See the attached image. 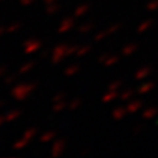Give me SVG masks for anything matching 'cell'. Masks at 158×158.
<instances>
[{"mask_svg":"<svg viewBox=\"0 0 158 158\" xmlns=\"http://www.w3.org/2000/svg\"><path fill=\"white\" fill-rule=\"evenodd\" d=\"M141 107H142L141 102H132L127 106V111L128 113H136L138 110H141Z\"/></svg>","mask_w":158,"mask_h":158,"instance_id":"cell-11","label":"cell"},{"mask_svg":"<svg viewBox=\"0 0 158 158\" xmlns=\"http://www.w3.org/2000/svg\"><path fill=\"white\" fill-rule=\"evenodd\" d=\"M65 146H66V142L65 140H57L56 142H54V145L52 148V156L53 157H59V156H62V153L63 150H65Z\"/></svg>","mask_w":158,"mask_h":158,"instance_id":"cell-5","label":"cell"},{"mask_svg":"<svg viewBox=\"0 0 158 158\" xmlns=\"http://www.w3.org/2000/svg\"><path fill=\"white\" fill-rule=\"evenodd\" d=\"M146 9H148V11H150V12L157 11V9H158V0H153V2L148 3Z\"/></svg>","mask_w":158,"mask_h":158,"instance_id":"cell-30","label":"cell"},{"mask_svg":"<svg viewBox=\"0 0 158 158\" xmlns=\"http://www.w3.org/2000/svg\"><path fill=\"white\" fill-rule=\"evenodd\" d=\"M152 25H153V20H145V21L137 28V32L138 33H144L146 29H149Z\"/></svg>","mask_w":158,"mask_h":158,"instance_id":"cell-20","label":"cell"},{"mask_svg":"<svg viewBox=\"0 0 158 158\" xmlns=\"http://www.w3.org/2000/svg\"><path fill=\"white\" fill-rule=\"evenodd\" d=\"M66 98V94L65 92H59V94H57L56 96L53 98V103H58V102H62L63 99Z\"/></svg>","mask_w":158,"mask_h":158,"instance_id":"cell-33","label":"cell"},{"mask_svg":"<svg viewBox=\"0 0 158 158\" xmlns=\"http://www.w3.org/2000/svg\"><path fill=\"white\" fill-rule=\"evenodd\" d=\"M150 73H152V69L149 66H144V67H141L140 70H137L136 74H135V78L138 79V81H141V79H145L150 75Z\"/></svg>","mask_w":158,"mask_h":158,"instance_id":"cell-7","label":"cell"},{"mask_svg":"<svg viewBox=\"0 0 158 158\" xmlns=\"http://www.w3.org/2000/svg\"><path fill=\"white\" fill-rule=\"evenodd\" d=\"M67 48H69V45H66V44H59V45H57L56 48H54L53 57H52L53 63L57 65V63L63 61V58L67 56Z\"/></svg>","mask_w":158,"mask_h":158,"instance_id":"cell-2","label":"cell"},{"mask_svg":"<svg viewBox=\"0 0 158 158\" xmlns=\"http://www.w3.org/2000/svg\"><path fill=\"white\" fill-rule=\"evenodd\" d=\"M36 133H37V129L36 128H29V129L25 131V133H24V138H27L28 141H32L33 140V137L36 136Z\"/></svg>","mask_w":158,"mask_h":158,"instance_id":"cell-22","label":"cell"},{"mask_svg":"<svg viewBox=\"0 0 158 158\" xmlns=\"http://www.w3.org/2000/svg\"><path fill=\"white\" fill-rule=\"evenodd\" d=\"M28 140L27 138H24V137H21L20 140H17L16 142L13 144V149H16V150H19V149H23V148H25L27 145H28Z\"/></svg>","mask_w":158,"mask_h":158,"instance_id":"cell-19","label":"cell"},{"mask_svg":"<svg viewBox=\"0 0 158 158\" xmlns=\"http://www.w3.org/2000/svg\"><path fill=\"white\" fill-rule=\"evenodd\" d=\"M2 2H3V0H0V3H2Z\"/></svg>","mask_w":158,"mask_h":158,"instance_id":"cell-43","label":"cell"},{"mask_svg":"<svg viewBox=\"0 0 158 158\" xmlns=\"http://www.w3.org/2000/svg\"><path fill=\"white\" fill-rule=\"evenodd\" d=\"M157 113H158V108L150 107V108H148V110L144 111V113H142V117H144V118H153L154 116H157Z\"/></svg>","mask_w":158,"mask_h":158,"instance_id":"cell-15","label":"cell"},{"mask_svg":"<svg viewBox=\"0 0 158 158\" xmlns=\"http://www.w3.org/2000/svg\"><path fill=\"white\" fill-rule=\"evenodd\" d=\"M54 104H56V106H53V111L56 112V113L63 111V110H65V108L67 107V104H66V103L63 102V100H62V102H58V103H54Z\"/></svg>","mask_w":158,"mask_h":158,"instance_id":"cell-25","label":"cell"},{"mask_svg":"<svg viewBox=\"0 0 158 158\" xmlns=\"http://www.w3.org/2000/svg\"><path fill=\"white\" fill-rule=\"evenodd\" d=\"M81 104H82V100H81V99H74V100H71V102L67 104V108H69L70 111H75V110H78V108L81 107Z\"/></svg>","mask_w":158,"mask_h":158,"instance_id":"cell-23","label":"cell"},{"mask_svg":"<svg viewBox=\"0 0 158 158\" xmlns=\"http://www.w3.org/2000/svg\"><path fill=\"white\" fill-rule=\"evenodd\" d=\"M116 98H118V94L116 91H112V90H108L107 94H104V96H103L102 100L104 103H111L112 100H115Z\"/></svg>","mask_w":158,"mask_h":158,"instance_id":"cell-12","label":"cell"},{"mask_svg":"<svg viewBox=\"0 0 158 158\" xmlns=\"http://www.w3.org/2000/svg\"><path fill=\"white\" fill-rule=\"evenodd\" d=\"M45 2L46 6H49V4H53V3H57V0H44Z\"/></svg>","mask_w":158,"mask_h":158,"instance_id":"cell-41","label":"cell"},{"mask_svg":"<svg viewBox=\"0 0 158 158\" xmlns=\"http://www.w3.org/2000/svg\"><path fill=\"white\" fill-rule=\"evenodd\" d=\"M90 9V7H88V4H82V6H79L75 11H74V16L75 17H81L83 16L85 13H87V11Z\"/></svg>","mask_w":158,"mask_h":158,"instance_id":"cell-16","label":"cell"},{"mask_svg":"<svg viewBox=\"0 0 158 158\" xmlns=\"http://www.w3.org/2000/svg\"><path fill=\"white\" fill-rule=\"evenodd\" d=\"M92 28H94V24L92 23H87V24H83V25L79 28V32L81 33H88V32H91Z\"/></svg>","mask_w":158,"mask_h":158,"instance_id":"cell-28","label":"cell"},{"mask_svg":"<svg viewBox=\"0 0 158 158\" xmlns=\"http://www.w3.org/2000/svg\"><path fill=\"white\" fill-rule=\"evenodd\" d=\"M78 49H79L78 45H71V46H69V48H67V56H73L74 53H77Z\"/></svg>","mask_w":158,"mask_h":158,"instance_id":"cell-34","label":"cell"},{"mask_svg":"<svg viewBox=\"0 0 158 158\" xmlns=\"http://www.w3.org/2000/svg\"><path fill=\"white\" fill-rule=\"evenodd\" d=\"M118 62V57L117 56H111L110 54V57H108L106 59V62L103 63V65H106V66H112V65H115V63Z\"/></svg>","mask_w":158,"mask_h":158,"instance_id":"cell-26","label":"cell"},{"mask_svg":"<svg viewBox=\"0 0 158 158\" xmlns=\"http://www.w3.org/2000/svg\"><path fill=\"white\" fill-rule=\"evenodd\" d=\"M7 71H8V67L7 66H0V78H2L4 74H7Z\"/></svg>","mask_w":158,"mask_h":158,"instance_id":"cell-37","label":"cell"},{"mask_svg":"<svg viewBox=\"0 0 158 158\" xmlns=\"http://www.w3.org/2000/svg\"><path fill=\"white\" fill-rule=\"evenodd\" d=\"M15 81H16V75L15 74H8L7 78L4 79V83L6 85H12V83H15Z\"/></svg>","mask_w":158,"mask_h":158,"instance_id":"cell-32","label":"cell"},{"mask_svg":"<svg viewBox=\"0 0 158 158\" xmlns=\"http://www.w3.org/2000/svg\"><path fill=\"white\" fill-rule=\"evenodd\" d=\"M59 9H61V6H59L58 3L49 4V6L46 7V13H48V15H54V13H57Z\"/></svg>","mask_w":158,"mask_h":158,"instance_id":"cell-18","label":"cell"},{"mask_svg":"<svg viewBox=\"0 0 158 158\" xmlns=\"http://www.w3.org/2000/svg\"><path fill=\"white\" fill-rule=\"evenodd\" d=\"M121 85H123V82H121V81H116V82H113V83H111V85L108 86V90L116 91L117 88H120V87H121Z\"/></svg>","mask_w":158,"mask_h":158,"instance_id":"cell-31","label":"cell"},{"mask_svg":"<svg viewBox=\"0 0 158 158\" xmlns=\"http://www.w3.org/2000/svg\"><path fill=\"white\" fill-rule=\"evenodd\" d=\"M91 50V46L90 45H85V46H79V49L77 50V56L78 57H83V56H86V54H88Z\"/></svg>","mask_w":158,"mask_h":158,"instance_id":"cell-24","label":"cell"},{"mask_svg":"<svg viewBox=\"0 0 158 158\" xmlns=\"http://www.w3.org/2000/svg\"><path fill=\"white\" fill-rule=\"evenodd\" d=\"M42 48V42L38 40H28L27 42H24V52L27 54L36 53Z\"/></svg>","mask_w":158,"mask_h":158,"instance_id":"cell-3","label":"cell"},{"mask_svg":"<svg viewBox=\"0 0 158 158\" xmlns=\"http://www.w3.org/2000/svg\"><path fill=\"white\" fill-rule=\"evenodd\" d=\"M4 33H7V28H4V27H0V37H2Z\"/></svg>","mask_w":158,"mask_h":158,"instance_id":"cell-39","label":"cell"},{"mask_svg":"<svg viewBox=\"0 0 158 158\" xmlns=\"http://www.w3.org/2000/svg\"><path fill=\"white\" fill-rule=\"evenodd\" d=\"M127 113H128L127 108H124V107H117V108L113 110L112 117L115 118V120H121V118H124L127 116Z\"/></svg>","mask_w":158,"mask_h":158,"instance_id":"cell-8","label":"cell"},{"mask_svg":"<svg viewBox=\"0 0 158 158\" xmlns=\"http://www.w3.org/2000/svg\"><path fill=\"white\" fill-rule=\"evenodd\" d=\"M37 85L36 83H23V85H17L12 88V96L16 100H24L32 94V91L36 90Z\"/></svg>","mask_w":158,"mask_h":158,"instance_id":"cell-1","label":"cell"},{"mask_svg":"<svg viewBox=\"0 0 158 158\" xmlns=\"http://www.w3.org/2000/svg\"><path fill=\"white\" fill-rule=\"evenodd\" d=\"M34 2H36V0H20V4H21V6H31Z\"/></svg>","mask_w":158,"mask_h":158,"instance_id":"cell-36","label":"cell"},{"mask_svg":"<svg viewBox=\"0 0 158 158\" xmlns=\"http://www.w3.org/2000/svg\"><path fill=\"white\" fill-rule=\"evenodd\" d=\"M144 128H145L144 125H137V127L135 128V133H140L142 129H144Z\"/></svg>","mask_w":158,"mask_h":158,"instance_id":"cell-38","label":"cell"},{"mask_svg":"<svg viewBox=\"0 0 158 158\" xmlns=\"http://www.w3.org/2000/svg\"><path fill=\"white\" fill-rule=\"evenodd\" d=\"M79 67L78 65H70L69 67H66V70H65V74L67 77H73V75H75V74L79 71Z\"/></svg>","mask_w":158,"mask_h":158,"instance_id":"cell-21","label":"cell"},{"mask_svg":"<svg viewBox=\"0 0 158 158\" xmlns=\"http://www.w3.org/2000/svg\"><path fill=\"white\" fill-rule=\"evenodd\" d=\"M19 116H21V111H20V110H13V111L8 112L7 115H6V121H7V123L15 121Z\"/></svg>","mask_w":158,"mask_h":158,"instance_id":"cell-14","label":"cell"},{"mask_svg":"<svg viewBox=\"0 0 158 158\" xmlns=\"http://www.w3.org/2000/svg\"><path fill=\"white\" fill-rule=\"evenodd\" d=\"M74 24H75V21H74V19H71V17H67V19H65V20H62V23H61V25H59L58 32H59V33H66V32H69L70 29L74 28Z\"/></svg>","mask_w":158,"mask_h":158,"instance_id":"cell-6","label":"cell"},{"mask_svg":"<svg viewBox=\"0 0 158 158\" xmlns=\"http://www.w3.org/2000/svg\"><path fill=\"white\" fill-rule=\"evenodd\" d=\"M120 28H121V24H113V25H111L108 29H106V31H102L100 33H98L95 36V41H102L103 38H106L108 36H111V34H113L115 32H117Z\"/></svg>","mask_w":158,"mask_h":158,"instance_id":"cell-4","label":"cell"},{"mask_svg":"<svg viewBox=\"0 0 158 158\" xmlns=\"http://www.w3.org/2000/svg\"><path fill=\"white\" fill-rule=\"evenodd\" d=\"M2 107H3V103H2V102H0V108H2Z\"/></svg>","mask_w":158,"mask_h":158,"instance_id":"cell-42","label":"cell"},{"mask_svg":"<svg viewBox=\"0 0 158 158\" xmlns=\"http://www.w3.org/2000/svg\"><path fill=\"white\" fill-rule=\"evenodd\" d=\"M154 83L153 82H149V83H144V85H141L140 87H138V90L137 92L140 94V95H145V94H148L149 91H152L153 88H154Z\"/></svg>","mask_w":158,"mask_h":158,"instance_id":"cell-9","label":"cell"},{"mask_svg":"<svg viewBox=\"0 0 158 158\" xmlns=\"http://www.w3.org/2000/svg\"><path fill=\"white\" fill-rule=\"evenodd\" d=\"M34 66H36V62H33V61L32 62H27L25 65L19 69V74H27L28 71H31Z\"/></svg>","mask_w":158,"mask_h":158,"instance_id":"cell-17","label":"cell"},{"mask_svg":"<svg viewBox=\"0 0 158 158\" xmlns=\"http://www.w3.org/2000/svg\"><path fill=\"white\" fill-rule=\"evenodd\" d=\"M133 94H135V91H133V90H127V91H124L120 95V99L123 102H127V100H129V99L133 96Z\"/></svg>","mask_w":158,"mask_h":158,"instance_id":"cell-27","label":"cell"},{"mask_svg":"<svg viewBox=\"0 0 158 158\" xmlns=\"http://www.w3.org/2000/svg\"><path fill=\"white\" fill-rule=\"evenodd\" d=\"M4 123H6V116H2V115H0V127H2Z\"/></svg>","mask_w":158,"mask_h":158,"instance_id":"cell-40","label":"cell"},{"mask_svg":"<svg viewBox=\"0 0 158 158\" xmlns=\"http://www.w3.org/2000/svg\"><path fill=\"white\" fill-rule=\"evenodd\" d=\"M137 48H138V45H136V44H129V45L123 48L121 53H123V56H131V54H133L137 50Z\"/></svg>","mask_w":158,"mask_h":158,"instance_id":"cell-13","label":"cell"},{"mask_svg":"<svg viewBox=\"0 0 158 158\" xmlns=\"http://www.w3.org/2000/svg\"><path fill=\"white\" fill-rule=\"evenodd\" d=\"M108 57H110V54H108V53L102 54V56L99 57V62H100V63H104V62H106V59H107Z\"/></svg>","mask_w":158,"mask_h":158,"instance_id":"cell-35","label":"cell"},{"mask_svg":"<svg viewBox=\"0 0 158 158\" xmlns=\"http://www.w3.org/2000/svg\"><path fill=\"white\" fill-rule=\"evenodd\" d=\"M56 132L54 131H48V132H45V133H42L41 135V137H40V141L41 142H50V141H53L54 138H56Z\"/></svg>","mask_w":158,"mask_h":158,"instance_id":"cell-10","label":"cell"},{"mask_svg":"<svg viewBox=\"0 0 158 158\" xmlns=\"http://www.w3.org/2000/svg\"><path fill=\"white\" fill-rule=\"evenodd\" d=\"M20 28H21V24H20V23L11 24V25L7 28V33H15V32H17Z\"/></svg>","mask_w":158,"mask_h":158,"instance_id":"cell-29","label":"cell"}]
</instances>
